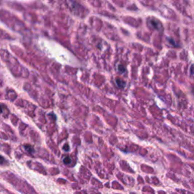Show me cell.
Wrapping results in <instances>:
<instances>
[{
    "label": "cell",
    "instance_id": "cell-1",
    "mask_svg": "<svg viewBox=\"0 0 194 194\" xmlns=\"http://www.w3.org/2000/svg\"><path fill=\"white\" fill-rule=\"evenodd\" d=\"M116 83H117L118 86H119V87H124L125 86V82L122 81V80H120L118 79L116 80Z\"/></svg>",
    "mask_w": 194,
    "mask_h": 194
},
{
    "label": "cell",
    "instance_id": "cell-2",
    "mask_svg": "<svg viewBox=\"0 0 194 194\" xmlns=\"http://www.w3.org/2000/svg\"><path fill=\"white\" fill-rule=\"evenodd\" d=\"M63 161H64V163L65 164V165H68V164H70L71 162V159L70 158V157L67 156V157H65V158H64Z\"/></svg>",
    "mask_w": 194,
    "mask_h": 194
},
{
    "label": "cell",
    "instance_id": "cell-3",
    "mask_svg": "<svg viewBox=\"0 0 194 194\" xmlns=\"http://www.w3.org/2000/svg\"><path fill=\"white\" fill-rule=\"evenodd\" d=\"M118 70H119V71H121V73H124V72H125V71H126L123 65H119V66H118Z\"/></svg>",
    "mask_w": 194,
    "mask_h": 194
},
{
    "label": "cell",
    "instance_id": "cell-4",
    "mask_svg": "<svg viewBox=\"0 0 194 194\" xmlns=\"http://www.w3.org/2000/svg\"><path fill=\"white\" fill-rule=\"evenodd\" d=\"M64 149L66 150V151H68L69 150V146L68 145H64Z\"/></svg>",
    "mask_w": 194,
    "mask_h": 194
},
{
    "label": "cell",
    "instance_id": "cell-5",
    "mask_svg": "<svg viewBox=\"0 0 194 194\" xmlns=\"http://www.w3.org/2000/svg\"><path fill=\"white\" fill-rule=\"evenodd\" d=\"M3 161H4V158L2 156H0V164H3Z\"/></svg>",
    "mask_w": 194,
    "mask_h": 194
}]
</instances>
